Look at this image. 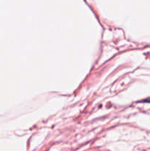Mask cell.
Listing matches in <instances>:
<instances>
[{"instance_id":"1","label":"cell","mask_w":150,"mask_h":151,"mask_svg":"<svg viewBox=\"0 0 150 151\" xmlns=\"http://www.w3.org/2000/svg\"><path fill=\"white\" fill-rule=\"evenodd\" d=\"M145 102H147V103H150V98L146 99V100H145Z\"/></svg>"}]
</instances>
